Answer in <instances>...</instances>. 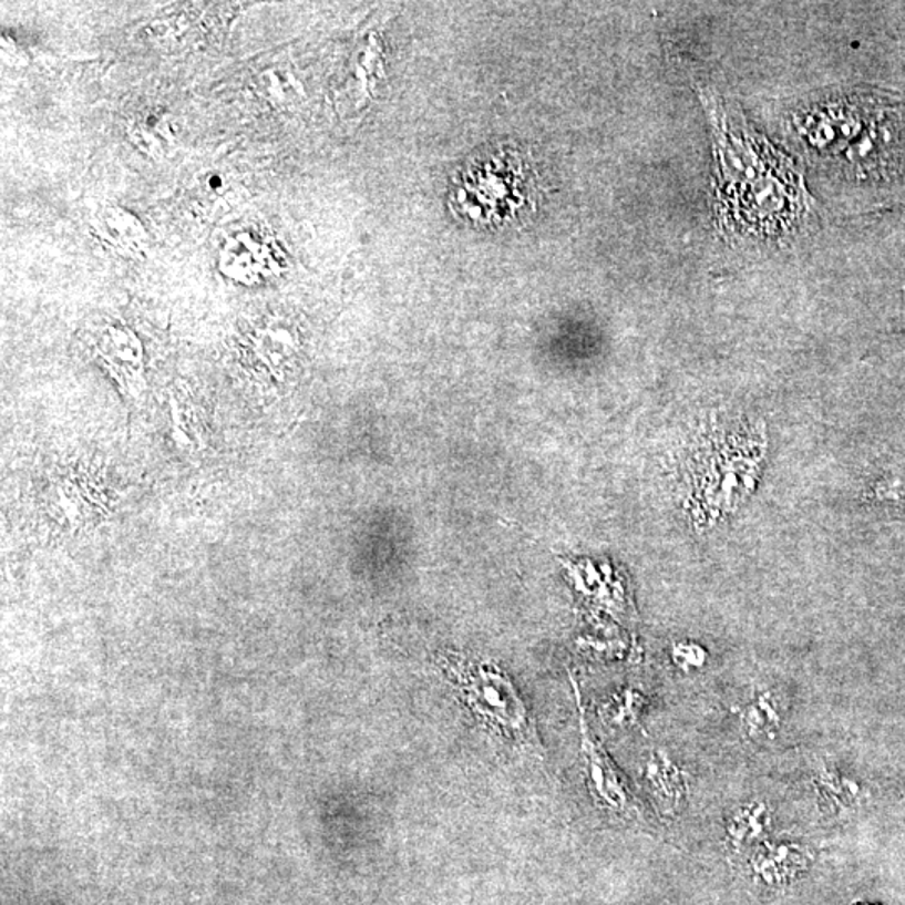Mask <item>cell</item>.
<instances>
[{
	"mask_svg": "<svg viewBox=\"0 0 905 905\" xmlns=\"http://www.w3.org/2000/svg\"><path fill=\"white\" fill-rule=\"evenodd\" d=\"M805 849L793 844H764L753 857V867L767 881H782L792 877L799 868L805 867Z\"/></svg>",
	"mask_w": 905,
	"mask_h": 905,
	"instance_id": "4",
	"label": "cell"
},
{
	"mask_svg": "<svg viewBox=\"0 0 905 905\" xmlns=\"http://www.w3.org/2000/svg\"><path fill=\"white\" fill-rule=\"evenodd\" d=\"M575 699L578 706V727H580V753L586 767L587 785L590 793L596 796L597 802L613 812H627L633 809L629 795L624 790L616 770L610 764L609 758L604 753L603 748L594 741L584 717V706L580 702V692L575 688Z\"/></svg>",
	"mask_w": 905,
	"mask_h": 905,
	"instance_id": "3",
	"label": "cell"
},
{
	"mask_svg": "<svg viewBox=\"0 0 905 905\" xmlns=\"http://www.w3.org/2000/svg\"><path fill=\"white\" fill-rule=\"evenodd\" d=\"M648 780L659 805L671 813L681 806L685 800V779L681 771L666 757H652L648 764Z\"/></svg>",
	"mask_w": 905,
	"mask_h": 905,
	"instance_id": "5",
	"label": "cell"
},
{
	"mask_svg": "<svg viewBox=\"0 0 905 905\" xmlns=\"http://www.w3.org/2000/svg\"><path fill=\"white\" fill-rule=\"evenodd\" d=\"M455 679L463 701L476 718L508 740H527L531 734L527 706L503 672L486 666H466L455 672Z\"/></svg>",
	"mask_w": 905,
	"mask_h": 905,
	"instance_id": "1",
	"label": "cell"
},
{
	"mask_svg": "<svg viewBox=\"0 0 905 905\" xmlns=\"http://www.w3.org/2000/svg\"><path fill=\"white\" fill-rule=\"evenodd\" d=\"M734 438L737 436L713 448L714 453L711 455L706 450L701 462L705 470L699 479L702 480V489H699V492L706 490L705 495L708 496L709 503L706 510L711 515L709 522L717 521L721 513L734 508V505L747 495L754 476V463L760 462V459L751 455V448L734 450V444L738 443Z\"/></svg>",
	"mask_w": 905,
	"mask_h": 905,
	"instance_id": "2",
	"label": "cell"
},
{
	"mask_svg": "<svg viewBox=\"0 0 905 905\" xmlns=\"http://www.w3.org/2000/svg\"><path fill=\"white\" fill-rule=\"evenodd\" d=\"M768 810L763 802L740 806L728 823V835L734 845H744L763 835L768 826Z\"/></svg>",
	"mask_w": 905,
	"mask_h": 905,
	"instance_id": "6",
	"label": "cell"
},
{
	"mask_svg": "<svg viewBox=\"0 0 905 905\" xmlns=\"http://www.w3.org/2000/svg\"><path fill=\"white\" fill-rule=\"evenodd\" d=\"M743 727L751 738L773 737L780 727L777 702L770 692H761L743 713Z\"/></svg>",
	"mask_w": 905,
	"mask_h": 905,
	"instance_id": "7",
	"label": "cell"
}]
</instances>
